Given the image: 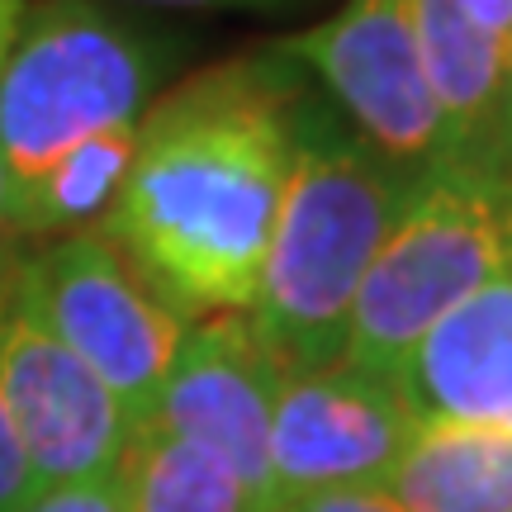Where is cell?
<instances>
[{"label":"cell","instance_id":"cell-14","mask_svg":"<svg viewBox=\"0 0 512 512\" xmlns=\"http://www.w3.org/2000/svg\"><path fill=\"white\" fill-rule=\"evenodd\" d=\"M133 152H138V124L105 128V133H91L86 143H76L62 162L43 171V181L5 204L10 238H48V233L105 214L124 190Z\"/></svg>","mask_w":512,"mask_h":512},{"label":"cell","instance_id":"cell-1","mask_svg":"<svg viewBox=\"0 0 512 512\" xmlns=\"http://www.w3.org/2000/svg\"><path fill=\"white\" fill-rule=\"evenodd\" d=\"M304 86L290 57H233L138 124L105 238L185 318L252 309Z\"/></svg>","mask_w":512,"mask_h":512},{"label":"cell","instance_id":"cell-2","mask_svg":"<svg viewBox=\"0 0 512 512\" xmlns=\"http://www.w3.org/2000/svg\"><path fill=\"white\" fill-rule=\"evenodd\" d=\"M408 185L413 176L394 171L351 128L304 100L266 266L247 313L285 375L342 361L356 290L399 219Z\"/></svg>","mask_w":512,"mask_h":512},{"label":"cell","instance_id":"cell-12","mask_svg":"<svg viewBox=\"0 0 512 512\" xmlns=\"http://www.w3.org/2000/svg\"><path fill=\"white\" fill-rule=\"evenodd\" d=\"M380 489L403 512H512V432L422 418Z\"/></svg>","mask_w":512,"mask_h":512},{"label":"cell","instance_id":"cell-16","mask_svg":"<svg viewBox=\"0 0 512 512\" xmlns=\"http://www.w3.org/2000/svg\"><path fill=\"white\" fill-rule=\"evenodd\" d=\"M24 512H124V489L114 475L57 484V489H43Z\"/></svg>","mask_w":512,"mask_h":512},{"label":"cell","instance_id":"cell-19","mask_svg":"<svg viewBox=\"0 0 512 512\" xmlns=\"http://www.w3.org/2000/svg\"><path fill=\"white\" fill-rule=\"evenodd\" d=\"M24 0H0V67H5V57H10V48H15V34L19 24H24Z\"/></svg>","mask_w":512,"mask_h":512},{"label":"cell","instance_id":"cell-8","mask_svg":"<svg viewBox=\"0 0 512 512\" xmlns=\"http://www.w3.org/2000/svg\"><path fill=\"white\" fill-rule=\"evenodd\" d=\"M280 384L285 366L256 337L247 313H204L185 332L147 422L219 456L242 489L275 512L271 418Z\"/></svg>","mask_w":512,"mask_h":512},{"label":"cell","instance_id":"cell-5","mask_svg":"<svg viewBox=\"0 0 512 512\" xmlns=\"http://www.w3.org/2000/svg\"><path fill=\"white\" fill-rule=\"evenodd\" d=\"M24 280L48 328L100 375L138 432L176 366L190 318L147 285L105 228H81L24 261Z\"/></svg>","mask_w":512,"mask_h":512},{"label":"cell","instance_id":"cell-9","mask_svg":"<svg viewBox=\"0 0 512 512\" xmlns=\"http://www.w3.org/2000/svg\"><path fill=\"white\" fill-rule=\"evenodd\" d=\"M418 432L394 380L351 366L285 375L271 418L275 498L380 489Z\"/></svg>","mask_w":512,"mask_h":512},{"label":"cell","instance_id":"cell-21","mask_svg":"<svg viewBox=\"0 0 512 512\" xmlns=\"http://www.w3.org/2000/svg\"><path fill=\"white\" fill-rule=\"evenodd\" d=\"M147 5H238V10H271L285 0H147Z\"/></svg>","mask_w":512,"mask_h":512},{"label":"cell","instance_id":"cell-3","mask_svg":"<svg viewBox=\"0 0 512 512\" xmlns=\"http://www.w3.org/2000/svg\"><path fill=\"white\" fill-rule=\"evenodd\" d=\"M503 271H512V176L479 162L427 166L356 290L337 366L399 380L427 328Z\"/></svg>","mask_w":512,"mask_h":512},{"label":"cell","instance_id":"cell-4","mask_svg":"<svg viewBox=\"0 0 512 512\" xmlns=\"http://www.w3.org/2000/svg\"><path fill=\"white\" fill-rule=\"evenodd\" d=\"M157 72V43L128 19L91 0L34 5L0 67L5 204L43 181V171L91 133L138 124Z\"/></svg>","mask_w":512,"mask_h":512},{"label":"cell","instance_id":"cell-18","mask_svg":"<svg viewBox=\"0 0 512 512\" xmlns=\"http://www.w3.org/2000/svg\"><path fill=\"white\" fill-rule=\"evenodd\" d=\"M460 10L475 19L479 29H489L498 43H512V0H460Z\"/></svg>","mask_w":512,"mask_h":512},{"label":"cell","instance_id":"cell-15","mask_svg":"<svg viewBox=\"0 0 512 512\" xmlns=\"http://www.w3.org/2000/svg\"><path fill=\"white\" fill-rule=\"evenodd\" d=\"M43 494L34 479V465L19 446V432L10 422V408H5V394H0V512H24L34 498Z\"/></svg>","mask_w":512,"mask_h":512},{"label":"cell","instance_id":"cell-7","mask_svg":"<svg viewBox=\"0 0 512 512\" xmlns=\"http://www.w3.org/2000/svg\"><path fill=\"white\" fill-rule=\"evenodd\" d=\"M280 53L328 86L351 133L394 171L422 176L446 162V128L422 76L408 0H351L328 24L280 43Z\"/></svg>","mask_w":512,"mask_h":512},{"label":"cell","instance_id":"cell-22","mask_svg":"<svg viewBox=\"0 0 512 512\" xmlns=\"http://www.w3.org/2000/svg\"><path fill=\"white\" fill-rule=\"evenodd\" d=\"M5 238H10V223H5V166H0V247H5Z\"/></svg>","mask_w":512,"mask_h":512},{"label":"cell","instance_id":"cell-17","mask_svg":"<svg viewBox=\"0 0 512 512\" xmlns=\"http://www.w3.org/2000/svg\"><path fill=\"white\" fill-rule=\"evenodd\" d=\"M275 512H403L384 489H332V494H304L275 503Z\"/></svg>","mask_w":512,"mask_h":512},{"label":"cell","instance_id":"cell-13","mask_svg":"<svg viewBox=\"0 0 512 512\" xmlns=\"http://www.w3.org/2000/svg\"><path fill=\"white\" fill-rule=\"evenodd\" d=\"M124 512H266L219 456L143 422L114 465Z\"/></svg>","mask_w":512,"mask_h":512},{"label":"cell","instance_id":"cell-10","mask_svg":"<svg viewBox=\"0 0 512 512\" xmlns=\"http://www.w3.org/2000/svg\"><path fill=\"white\" fill-rule=\"evenodd\" d=\"M399 394L422 418L503 422L512 418V271L427 328L399 370Z\"/></svg>","mask_w":512,"mask_h":512},{"label":"cell","instance_id":"cell-11","mask_svg":"<svg viewBox=\"0 0 512 512\" xmlns=\"http://www.w3.org/2000/svg\"><path fill=\"white\" fill-rule=\"evenodd\" d=\"M422 76L446 128V162L503 166L508 43L460 10V0H408Z\"/></svg>","mask_w":512,"mask_h":512},{"label":"cell","instance_id":"cell-20","mask_svg":"<svg viewBox=\"0 0 512 512\" xmlns=\"http://www.w3.org/2000/svg\"><path fill=\"white\" fill-rule=\"evenodd\" d=\"M503 171L512 176V43H508V105H503Z\"/></svg>","mask_w":512,"mask_h":512},{"label":"cell","instance_id":"cell-23","mask_svg":"<svg viewBox=\"0 0 512 512\" xmlns=\"http://www.w3.org/2000/svg\"><path fill=\"white\" fill-rule=\"evenodd\" d=\"M503 432H512V418H508V422H503Z\"/></svg>","mask_w":512,"mask_h":512},{"label":"cell","instance_id":"cell-6","mask_svg":"<svg viewBox=\"0 0 512 512\" xmlns=\"http://www.w3.org/2000/svg\"><path fill=\"white\" fill-rule=\"evenodd\" d=\"M0 394L38 489L114 475L133 427L100 375L38 313L24 261L0 266Z\"/></svg>","mask_w":512,"mask_h":512}]
</instances>
